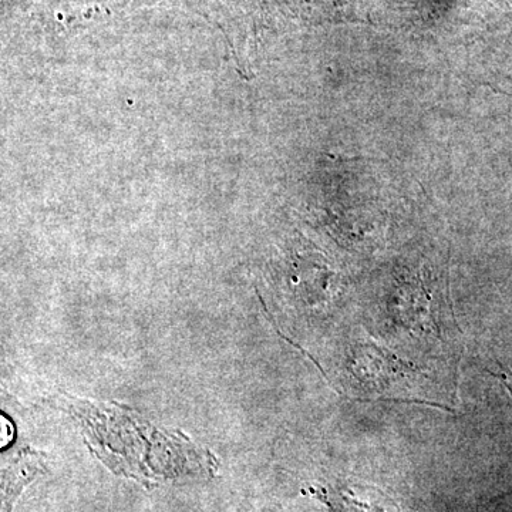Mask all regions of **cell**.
Returning <instances> with one entry per match:
<instances>
[{"label":"cell","mask_w":512,"mask_h":512,"mask_svg":"<svg viewBox=\"0 0 512 512\" xmlns=\"http://www.w3.org/2000/svg\"><path fill=\"white\" fill-rule=\"evenodd\" d=\"M495 376L507 386L508 392H510L512 396V370L505 369V367L501 366L500 372L495 373Z\"/></svg>","instance_id":"obj_2"},{"label":"cell","mask_w":512,"mask_h":512,"mask_svg":"<svg viewBox=\"0 0 512 512\" xmlns=\"http://www.w3.org/2000/svg\"><path fill=\"white\" fill-rule=\"evenodd\" d=\"M45 470L39 453L25 448L3 460L2 468V512H12L22 491Z\"/></svg>","instance_id":"obj_1"}]
</instances>
